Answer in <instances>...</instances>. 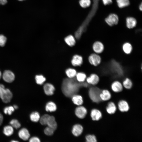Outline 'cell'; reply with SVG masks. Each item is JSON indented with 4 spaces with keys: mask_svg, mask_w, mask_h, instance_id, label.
Returning a JSON list of instances; mask_svg holds the SVG:
<instances>
[{
    "mask_svg": "<svg viewBox=\"0 0 142 142\" xmlns=\"http://www.w3.org/2000/svg\"><path fill=\"white\" fill-rule=\"evenodd\" d=\"M76 75L77 80L80 83L84 82L86 78V75L83 72H79L77 73Z\"/></svg>",
    "mask_w": 142,
    "mask_h": 142,
    "instance_id": "cell-31",
    "label": "cell"
},
{
    "mask_svg": "<svg viewBox=\"0 0 142 142\" xmlns=\"http://www.w3.org/2000/svg\"><path fill=\"white\" fill-rule=\"evenodd\" d=\"M2 78L3 80L8 83H11L15 79V75L12 71L9 70H5L2 75Z\"/></svg>",
    "mask_w": 142,
    "mask_h": 142,
    "instance_id": "cell-7",
    "label": "cell"
},
{
    "mask_svg": "<svg viewBox=\"0 0 142 142\" xmlns=\"http://www.w3.org/2000/svg\"><path fill=\"white\" fill-rule=\"evenodd\" d=\"M43 88L45 94L49 95H53L55 89L53 85L49 83L45 84Z\"/></svg>",
    "mask_w": 142,
    "mask_h": 142,
    "instance_id": "cell-12",
    "label": "cell"
},
{
    "mask_svg": "<svg viewBox=\"0 0 142 142\" xmlns=\"http://www.w3.org/2000/svg\"><path fill=\"white\" fill-rule=\"evenodd\" d=\"M13 107L15 109H17L18 108V106L16 105H14Z\"/></svg>",
    "mask_w": 142,
    "mask_h": 142,
    "instance_id": "cell-45",
    "label": "cell"
},
{
    "mask_svg": "<svg viewBox=\"0 0 142 142\" xmlns=\"http://www.w3.org/2000/svg\"><path fill=\"white\" fill-rule=\"evenodd\" d=\"M66 43L70 46H73L75 43V40L74 37L72 35H69L66 37L64 39Z\"/></svg>",
    "mask_w": 142,
    "mask_h": 142,
    "instance_id": "cell-23",
    "label": "cell"
},
{
    "mask_svg": "<svg viewBox=\"0 0 142 142\" xmlns=\"http://www.w3.org/2000/svg\"><path fill=\"white\" fill-rule=\"evenodd\" d=\"M47 125L48 126L51 127L55 130L57 127V124L54 117L53 116H50L48 119Z\"/></svg>",
    "mask_w": 142,
    "mask_h": 142,
    "instance_id": "cell-21",
    "label": "cell"
},
{
    "mask_svg": "<svg viewBox=\"0 0 142 142\" xmlns=\"http://www.w3.org/2000/svg\"><path fill=\"white\" fill-rule=\"evenodd\" d=\"M83 63V59L82 57L78 55H74L71 61L72 65L74 66H79Z\"/></svg>",
    "mask_w": 142,
    "mask_h": 142,
    "instance_id": "cell-13",
    "label": "cell"
},
{
    "mask_svg": "<svg viewBox=\"0 0 142 142\" xmlns=\"http://www.w3.org/2000/svg\"><path fill=\"white\" fill-rule=\"evenodd\" d=\"M55 130L52 128L48 126L44 130L45 134L48 135H52Z\"/></svg>",
    "mask_w": 142,
    "mask_h": 142,
    "instance_id": "cell-37",
    "label": "cell"
},
{
    "mask_svg": "<svg viewBox=\"0 0 142 142\" xmlns=\"http://www.w3.org/2000/svg\"><path fill=\"white\" fill-rule=\"evenodd\" d=\"M86 139L88 142H96L97 140L96 137L93 135H89L86 136Z\"/></svg>",
    "mask_w": 142,
    "mask_h": 142,
    "instance_id": "cell-38",
    "label": "cell"
},
{
    "mask_svg": "<svg viewBox=\"0 0 142 142\" xmlns=\"http://www.w3.org/2000/svg\"><path fill=\"white\" fill-rule=\"evenodd\" d=\"M116 110V107L114 103L112 102H109L106 108L107 112L110 114H112L115 113Z\"/></svg>",
    "mask_w": 142,
    "mask_h": 142,
    "instance_id": "cell-22",
    "label": "cell"
},
{
    "mask_svg": "<svg viewBox=\"0 0 142 142\" xmlns=\"http://www.w3.org/2000/svg\"><path fill=\"white\" fill-rule=\"evenodd\" d=\"M87 83L89 84L95 85L97 84L99 80V76L96 74L93 73L90 75L86 79Z\"/></svg>",
    "mask_w": 142,
    "mask_h": 142,
    "instance_id": "cell-9",
    "label": "cell"
},
{
    "mask_svg": "<svg viewBox=\"0 0 142 142\" xmlns=\"http://www.w3.org/2000/svg\"><path fill=\"white\" fill-rule=\"evenodd\" d=\"M139 9L141 11H142V3H141L140 4V5L139 6Z\"/></svg>",
    "mask_w": 142,
    "mask_h": 142,
    "instance_id": "cell-44",
    "label": "cell"
},
{
    "mask_svg": "<svg viewBox=\"0 0 142 142\" xmlns=\"http://www.w3.org/2000/svg\"><path fill=\"white\" fill-rule=\"evenodd\" d=\"M72 100L74 104L79 105H82L83 102L82 97L79 95H74L73 96Z\"/></svg>",
    "mask_w": 142,
    "mask_h": 142,
    "instance_id": "cell-24",
    "label": "cell"
},
{
    "mask_svg": "<svg viewBox=\"0 0 142 142\" xmlns=\"http://www.w3.org/2000/svg\"><path fill=\"white\" fill-rule=\"evenodd\" d=\"M11 142H18V141H15V140H12V141H11Z\"/></svg>",
    "mask_w": 142,
    "mask_h": 142,
    "instance_id": "cell-47",
    "label": "cell"
},
{
    "mask_svg": "<svg viewBox=\"0 0 142 142\" xmlns=\"http://www.w3.org/2000/svg\"><path fill=\"white\" fill-rule=\"evenodd\" d=\"M1 76H2L1 73V72L0 71V79L1 78Z\"/></svg>",
    "mask_w": 142,
    "mask_h": 142,
    "instance_id": "cell-46",
    "label": "cell"
},
{
    "mask_svg": "<svg viewBox=\"0 0 142 142\" xmlns=\"http://www.w3.org/2000/svg\"><path fill=\"white\" fill-rule=\"evenodd\" d=\"M19 138L24 140H27L30 136L28 130L25 128L21 129L18 132Z\"/></svg>",
    "mask_w": 142,
    "mask_h": 142,
    "instance_id": "cell-11",
    "label": "cell"
},
{
    "mask_svg": "<svg viewBox=\"0 0 142 142\" xmlns=\"http://www.w3.org/2000/svg\"><path fill=\"white\" fill-rule=\"evenodd\" d=\"M102 91L99 88L97 87H93L89 89V94L90 98L94 102L98 103L101 100L100 95Z\"/></svg>",
    "mask_w": 142,
    "mask_h": 142,
    "instance_id": "cell-4",
    "label": "cell"
},
{
    "mask_svg": "<svg viewBox=\"0 0 142 142\" xmlns=\"http://www.w3.org/2000/svg\"><path fill=\"white\" fill-rule=\"evenodd\" d=\"M13 94L11 91L6 88L3 85L0 84V98L2 101L5 103L9 102Z\"/></svg>",
    "mask_w": 142,
    "mask_h": 142,
    "instance_id": "cell-3",
    "label": "cell"
},
{
    "mask_svg": "<svg viewBox=\"0 0 142 142\" xmlns=\"http://www.w3.org/2000/svg\"><path fill=\"white\" fill-rule=\"evenodd\" d=\"M79 3L81 7L86 8L90 6L91 2L90 0H80Z\"/></svg>",
    "mask_w": 142,
    "mask_h": 142,
    "instance_id": "cell-33",
    "label": "cell"
},
{
    "mask_svg": "<svg viewBox=\"0 0 142 142\" xmlns=\"http://www.w3.org/2000/svg\"><path fill=\"white\" fill-rule=\"evenodd\" d=\"M137 21L135 18L131 17H127L126 19V24L127 28L129 29L133 28L135 27Z\"/></svg>",
    "mask_w": 142,
    "mask_h": 142,
    "instance_id": "cell-15",
    "label": "cell"
},
{
    "mask_svg": "<svg viewBox=\"0 0 142 142\" xmlns=\"http://www.w3.org/2000/svg\"><path fill=\"white\" fill-rule=\"evenodd\" d=\"M7 2V0H0V4L4 5L6 4Z\"/></svg>",
    "mask_w": 142,
    "mask_h": 142,
    "instance_id": "cell-42",
    "label": "cell"
},
{
    "mask_svg": "<svg viewBox=\"0 0 142 142\" xmlns=\"http://www.w3.org/2000/svg\"><path fill=\"white\" fill-rule=\"evenodd\" d=\"M65 73L67 76L70 78H73L77 74L76 70L74 69L71 68L67 69L66 70Z\"/></svg>",
    "mask_w": 142,
    "mask_h": 142,
    "instance_id": "cell-28",
    "label": "cell"
},
{
    "mask_svg": "<svg viewBox=\"0 0 142 142\" xmlns=\"http://www.w3.org/2000/svg\"><path fill=\"white\" fill-rule=\"evenodd\" d=\"M88 59L90 64L95 66L99 65L102 60L100 57L95 53L91 54L89 57Z\"/></svg>",
    "mask_w": 142,
    "mask_h": 142,
    "instance_id": "cell-5",
    "label": "cell"
},
{
    "mask_svg": "<svg viewBox=\"0 0 142 142\" xmlns=\"http://www.w3.org/2000/svg\"><path fill=\"white\" fill-rule=\"evenodd\" d=\"M116 2L118 6L120 8L127 7L130 4L129 0H116Z\"/></svg>",
    "mask_w": 142,
    "mask_h": 142,
    "instance_id": "cell-27",
    "label": "cell"
},
{
    "mask_svg": "<svg viewBox=\"0 0 142 142\" xmlns=\"http://www.w3.org/2000/svg\"><path fill=\"white\" fill-rule=\"evenodd\" d=\"M122 48L124 53L129 54L131 53L133 50V47L130 43L126 42L123 44Z\"/></svg>",
    "mask_w": 142,
    "mask_h": 142,
    "instance_id": "cell-19",
    "label": "cell"
},
{
    "mask_svg": "<svg viewBox=\"0 0 142 142\" xmlns=\"http://www.w3.org/2000/svg\"><path fill=\"white\" fill-rule=\"evenodd\" d=\"M105 21L108 25L112 26L118 24L119 21V18L116 14L111 13L105 19Z\"/></svg>",
    "mask_w": 142,
    "mask_h": 142,
    "instance_id": "cell-6",
    "label": "cell"
},
{
    "mask_svg": "<svg viewBox=\"0 0 142 142\" xmlns=\"http://www.w3.org/2000/svg\"><path fill=\"white\" fill-rule=\"evenodd\" d=\"M112 90L114 92H118L123 90V87L122 84L119 81H115L113 82L111 85Z\"/></svg>",
    "mask_w": 142,
    "mask_h": 142,
    "instance_id": "cell-14",
    "label": "cell"
},
{
    "mask_svg": "<svg viewBox=\"0 0 142 142\" xmlns=\"http://www.w3.org/2000/svg\"><path fill=\"white\" fill-rule=\"evenodd\" d=\"M100 96L101 100L106 101L110 98L111 95L108 90H104L102 91Z\"/></svg>",
    "mask_w": 142,
    "mask_h": 142,
    "instance_id": "cell-20",
    "label": "cell"
},
{
    "mask_svg": "<svg viewBox=\"0 0 142 142\" xmlns=\"http://www.w3.org/2000/svg\"><path fill=\"white\" fill-rule=\"evenodd\" d=\"M30 117L32 121L37 122L39 120L40 116L38 112H34L30 114Z\"/></svg>",
    "mask_w": 142,
    "mask_h": 142,
    "instance_id": "cell-29",
    "label": "cell"
},
{
    "mask_svg": "<svg viewBox=\"0 0 142 142\" xmlns=\"http://www.w3.org/2000/svg\"><path fill=\"white\" fill-rule=\"evenodd\" d=\"M3 117L2 115L0 113V125H1L3 122Z\"/></svg>",
    "mask_w": 142,
    "mask_h": 142,
    "instance_id": "cell-43",
    "label": "cell"
},
{
    "mask_svg": "<svg viewBox=\"0 0 142 142\" xmlns=\"http://www.w3.org/2000/svg\"><path fill=\"white\" fill-rule=\"evenodd\" d=\"M132 83L131 80L129 78H126L123 81V85L127 89H130L132 87Z\"/></svg>",
    "mask_w": 142,
    "mask_h": 142,
    "instance_id": "cell-30",
    "label": "cell"
},
{
    "mask_svg": "<svg viewBox=\"0 0 142 142\" xmlns=\"http://www.w3.org/2000/svg\"><path fill=\"white\" fill-rule=\"evenodd\" d=\"M93 50L96 53L98 54L102 53L104 49V46L103 44L99 41L95 42L92 45Z\"/></svg>",
    "mask_w": 142,
    "mask_h": 142,
    "instance_id": "cell-8",
    "label": "cell"
},
{
    "mask_svg": "<svg viewBox=\"0 0 142 142\" xmlns=\"http://www.w3.org/2000/svg\"><path fill=\"white\" fill-rule=\"evenodd\" d=\"M14 110V109L13 106H9L5 108L4 109V112L6 114L11 115Z\"/></svg>",
    "mask_w": 142,
    "mask_h": 142,
    "instance_id": "cell-36",
    "label": "cell"
},
{
    "mask_svg": "<svg viewBox=\"0 0 142 142\" xmlns=\"http://www.w3.org/2000/svg\"><path fill=\"white\" fill-rule=\"evenodd\" d=\"M72 78L65 79L62 84L63 92L68 97L74 95L81 87H87L88 85V84L86 83H78L75 79Z\"/></svg>",
    "mask_w": 142,
    "mask_h": 142,
    "instance_id": "cell-1",
    "label": "cell"
},
{
    "mask_svg": "<svg viewBox=\"0 0 142 142\" xmlns=\"http://www.w3.org/2000/svg\"><path fill=\"white\" fill-rule=\"evenodd\" d=\"M90 115L93 120H98L102 117V114L101 112L97 109L92 110L91 111Z\"/></svg>",
    "mask_w": 142,
    "mask_h": 142,
    "instance_id": "cell-17",
    "label": "cell"
},
{
    "mask_svg": "<svg viewBox=\"0 0 142 142\" xmlns=\"http://www.w3.org/2000/svg\"><path fill=\"white\" fill-rule=\"evenodd\" d=\"M7 41L6 37L2 34L0 35V46L3 47L5 45Z\"/></svg>",
    "mask_w": 142,
    "mask_h": 142,
    "instance_id": "cell-39",
    "label": "cell"
},
{
    "mask_svg": "<svg viewBox=\"0 0 142 142\" xmlns=\"http://www.w3.org/2000/svg\"><path fill=\"white\" fill-rule=\"evenodd\" d=\"M10 124L13 127L17 129L19 128L21 126L18 121L16 119H13L11 120Z\"/></svg>",
    "mask_w": 142,
    "mask_h": 142,
    "instance_id": "cell-35",
    "label": "cell"
},
{
    "mask_svg": "<svg viewBox=\"0 0 142 142\" xmlns=\"http://www.w3.org/2000/svg\"><path fill=\"white\" fill-rule=\"evenodd\" d=\"M83 131V128L80 125L77 124L74 126L72 130V133L75 136H78L80 135Z\"/></svg>",
    "mask_w": 142,
    "mask_h": 142,
    "instance_id": "cell-18",
    "label": "cell"
},
{
    "mask_svg": "<svg viewBox=\"0 0 142 142\" xmlns=\"http://www.w3.org/2000/svg\"><path fill=\"white\" fill-rule=\"evenodd\" d=\"M35 79L37 84H42L46 80L45 78L42 75H37L35 77Z\"/></svg>",
    "mask_w": 142,
    "mask_h": 142,
    "instance_id": "cell-32",
    "label": "cell"
},
{
    "mask_svg": "<svg viewBox=\"0 0 142 142\" xmlns=\"http://www.w3.org/2000/svg\"><path fill=\"white\" fill-rule=\"evenodd\" d=\"M56 106L55 104L52 102H49L47 104L45 109L47 111H54L56 109Z\"/></svg>",
    "mask_w": 142,
    "mask_h": 142,
    "instance_id": "cell-26",
    "label": "cell"
},
{
    "mask_svg": "<svg viewBox=\"0 0 142 142\" xmlns=\"http://www.w3.org/2000/svg\"><path fill=\"white\" fill-rule=\"evenodd\" d=\"M49 116L50 115L48 114H45L42 116L40 120L41 124L43 125H47Z\"/></svg>",
    "mask_w": 142,
    "mask_h": 142,
    "instance_id": "cell-34",
    "label": "cell"
},
{
    "mask_svg": "<svg viewBox=\"0 0 142 142\" xmlns=\"http://www.w3.org/2000/svg\"><path fill=\"white\" fill-rule=\"evenodd\" d=\"M30 142H39V139L37 137H33L31 138L29 140Z\"/></svg>",
    "mask_w": 142,
    "mask_h": 142,
    "instance_id": "cell-40",
    "label": "cell"
},
{
    "mask_svg": "<svg viewBox=\"0 0 142 142\" xmlns=\"http://www.w3.org/2000/svg\"><path fill=\"white\" fill-rule=\"evenodd\" d=\"M14 132L13 127L10 125L5 126L3 128V133L6 136H9L12 135Z\"/></svg>",
    "mask_w": 142,
    "mask_h": 142,
    "instance_id": "cell-25",
    "label": "cell"
},
{
    "mask_svg": "<svg viewBox=\"0 0 142 142\" xmlns=\"http://www.w3.org/2000/svg\"><path fill=\"white\" fill-rule=\"evenodd\" d=\"M119 110L121 112L127 111L129 109V106L126 102L124 100L120 101L118 104Z\"/></svg>",
    "mask_w": 142,
    "mask_h": 142,
    "instance_id": "cell-16",
    "label": "cell"
},
{
    "mask_svg": "<svg viewBox=\"0 0 142 142\" xmlns=\"http://www.w3.org/2000/svg\"><path fill=\"white\" fill-rule=\"evenodd\" d=\"M19 1H23V0H18Z\"/></svg>",
    "mask_w": 142,
    "mask_h": 142,
    "instance_id": "cell-48",
    "label": "cell"
},
{
    "mask_svg": "<svg viewBox=\"0 0 142 142\" xmlns=\"http://www.w3.org/2000/svg\"><path fill=\"white\" fill-rule=\"evenodd\" d=\"M103 3L104 5H109L112 3V0H102Z\"/></svg>",
    "mask_w": 142,
    "mask_h": 142,
    "instance_id": "cell-41",
    "label": "cell"
},
{
    "mask_svg": "<svg viewBox=\"0 0 142 142\" xmlns=\"http://www.w3.org/2000/svg\"><path fill=\"white\" fill-rule=\"evenodd\" d=\"M110 72L115 77H120L124 75L123 69L119 63L115 60H111L109 64Z\"/></svg>",
    "mask_w": 142,
    "mask_h": 142,
    "instance_id": "cell-2",
    "label": "cell"
},
{
    "mask_svg": "<svg viewBox=\"0 0 142 142\" xmlns=\"http://www.w3.org/2000/svg\"><path fill=\"white\" fill-rule=\"evenodd\" d=\"M75 114L79 118L83 119L87 113L86 109L84 106H79L75 109Z\"/></svg>",
    "mask_w": 142,
    "mask_h": 142,
    "instance_id": "cell-10",
    "label": "cell"
}]
</instances>
